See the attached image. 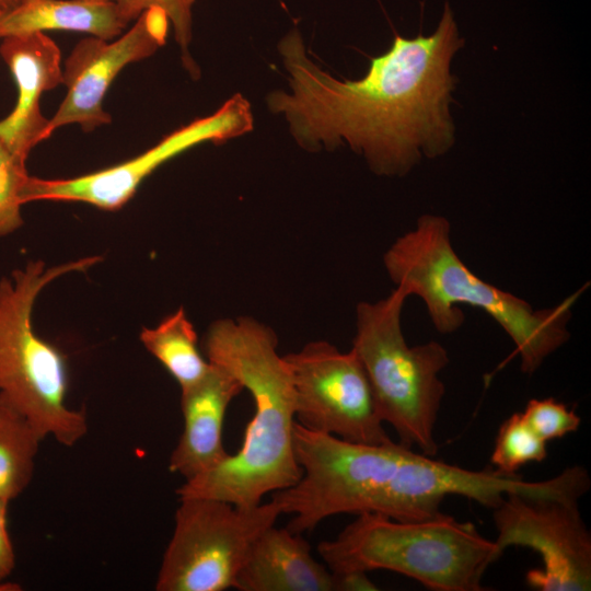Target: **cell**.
<instances>
[{
  "label": "cell",
  "instance_id": "cell-1",
  "mask_svg": "<svg viewBox=\"0 0 591 591\" xmlns=\"http://www.w3.org/2000/svg\"><path fill=\"white\" fill-rule=\"evenodd\" d=\"M463 44L445 3L431 35H395L366 76L344 81L318 68L292 30L279 43L291 92L270 93L268 105L286 117L303 147L347 142L376 174L404 175L422 155L439 157L454 142L450 67Z\"/></svg>",
  "mask_w": 591,
  "mask_h": 591
},
{
  "label": "cell",
  "instance_id": "cell-2",
  "mask_svg": "<svg viewBox=\"0 0 591 591\" xmlns=\"http://www.w3.org/2000/svg\"><path fill=\"white\" fill-rule=\"evenodd\" d=\"M278 338L253 317L213 322L204 338L206 358L247 390L255 412L244 441L220 465L186 479L178 498L223 500L243 508L296 484L302 470L293 450L296 392L290 368L277 351Z\"/></svg>",
  "mask_w": 591,
  "mask_h": 591
},
{
  "label": "cell",
  "instance_id": "cell-3",
  "mask_svg": "<svg viewBox=\"0 0 591 591\" xmlns=\"http://www.w3.org/2000/svg\"><path fill=\"white\" fill-rule=\"evenodd\" d=\"M450 223L442 216L424 215L416 227L385 252V269L397 288L419 297L441 334L464 323L459 304L482 309L501 326L521 358V370L531 374L570 338L568 323L579 293L543 310L476 276L453 250Z\"/></svg>",
  "mask_w": 591,
  "mask_h": 591
},
{
  "label": "cell",
  "instance_id": "cell-4",
  "mask_svg": "<svg viewBox=\"0 0 591 591\" xmlns=\"http://www.w3.org/2000/svg\"><path fill=\"white\" fill-rule=\"evenodd\" d=\"M317 552L333 572L390 570L436 591H480L487 568L502 554L471 522L440 512L402 521L359 513Z\"/></svg>",
  "mask_w": 591,
  "mask_h": 591
},
{
  "label": "cell",
  "instance_id": "cell-5",
  "mask_svg": "<svg viewBox=\"0 0 591 591\" xmlns=\"http://www.w3.org/2000/svg\"><path fill=\"white\" fill-rule=\"evenodd\" d=\"M101 260L89 256L46 267L30 260L0 279V398L22 414L42 439L73 447L88 432L83 410L67 405L68 366L59 348L33 327L42 290L57 278L84 271Z\"/></svg>",
  "mask_w": 591,
  "mask_h": 591
},
{
  "label": "cell",
  "instance_id": "cell-6",
  "mask_svg": "<svg viewBox=\"0 0 591 591\" xmlns=\"http://www.w3.org/2000/svg\"><path fill=\"white\" fill-rule=\"evenodd\" d=\"M407 298L396 287L380 301L360 302L351 350L366 371L383 422L395 429L401 444L434 456L433 431L445 391L440 373L449 355L434 340L407 345L401 325Z\"/></svg>",
  "mask_w": 591,
  "mask_h": 591
},
{
  "label": "cell",
  "instance_id": "cell-7",
  "mask_svg": "<svg viewBox=\"0 0 591 591\" xmlns=\"http://www.w3.org/2000/svg\"><path fill=\"white\" fill-rule=\"evenodd\" d=\"M407 449L393 441L351 442L296 421L293 450L302 475L271 500L281 514L293 515L287 528L299 534L335 514L373 512Z\"/></svg>",
  "mask_w": 591,
  "mask_h": 591
},
{
  "label": "cell",
  "instance_id": "cell-8",
  "mask_svg": "<svg viewBox=\"0 0 591 591\" xmlns=\"http://www.w3.org/2000/svg\"><path fill=\"white\" fill-rule=\"evenodd\" d=\"M172 537L157 577L158 591L234 588L255 540L281 514L270 502L243 508L210 499L178 498Z\"/></svg>",
  "mask_w": 591,
  "mask_h": 591
},
{
  "label": "cell",
  "instance_id": "cell-9",
  "mask_svg": "<svg viewBox=\"0 0 591 591\" xmlns=\"http://www.w3.org/2000/svg\"><path fill=\"white\" fill-rule=\"evenodd\" d=\"M296 392V420L304 428L340 439L383 444V427L366 371L356 354L325 340L283 356Z\"/></svg>",
  "mask_w": 591,
  "mask_h": 591
},
{
  "label": "cell",
  "instance_id": "cell-10",
  "mask_svg": "<svg viewBox=\"0 0 591 591\" xmlns=\"http://www.w3.org/2000/svg\"><path fill=\"white\" fill-rule=\"evenodd\" d=\"M578 499L506 495L493 509L495 540L501 554L507 547L537 553L542 567L528 571V586L541 591L591 589V534Z\"/></svg>",
  "mask_w": 591,
  "mask_h": 591
},
{
  "label": "cell",
  "instance_id": "cell-11",
  "mask_svg": "<svg viewBox=\"0 0 591 591\" xmlns=\"http://www.w3.org/2000/svg\"><path fill=\"white\" fill-rule=\"evenodd\" d=\"M252 127L250 104L235 95L213 114L173 131L154 147L125 162L72 178L30 176L22 201H78L102 210H117L132 198L142 181L167 160L201 142H222Z\"/></svg>",
  "mask_w": 591,
  "mask_h": 591
},
{
  "label": "cell",
  "instance_id": "cell-12",
  "mask_svg": "<svg viewBox=\"0 0 591 591\" xmlns=\"http://www.w3.org/2000/svg\"><path fill=\"white\" fill-rule=\"evenodd\" d=\"M169 23L161 9L150 8L116 40L94 36L80 40L66 61L62 83L67 94L49 119L48 136L65 125L79 124L92 131L111 123L102 105L109 85L128 63L150 57L164 45Z\"/></svg>",
  "mask_w": 591,
  "mask_h": 591
},
{
  "label": "cell",
  "instance_id": "cell-13",
  "mask_svg": "<svg viewBox=\"0 0 591 591\" xmlns=\"http://www.w3.org/2000/svg\"><path fill=\"white\" fill-rule=\"evenodd\" d=\"M0 55L18 88L13 111L0 120V138L26 161L31 150L47 139L48 123L40 112V97L62 83L60 50L43 32L2 38Z\"/></svg>",
  "mask_w": 591,
  "mask_h": 591
},
{
  "label": "cell",
  "instance_id": "cell-14",
  "mask_svg": "<svg viewBox=\"0 0 591 591\" xmlns=\"http://www.w3.org/2000/svg\"><path fill=\"white\" fill-rule=\"evenodd\" d=\"M210 364L199 382L181 391L184 425L169 470L185 480L215 468L230 456L222 442L223 422L230 403L244 389L227 370Z\"/></svg>",
  "mask_w": 591,
  "mask_h": 591
},
{
  "label": "cell",
  "instance_id": "cell-15",
  "mask_svg": "<svg viewBox=\"0 0 591 591\" xmlns=\"http://www.w3.org/2000/svg\"><path fill=\"white\" fill-rule=\"evenodd\" d=\"M234 588L240 591H334V576L312 556L301 534L274 524L252 544Z\"/></svg>",
  "mask_w": 591,
  "mask_h": 591
},
{
  "label": "cell",
  "instance_id": "cell-16",
  "mask_svg": "<svg viewBox=\"0 0 591 591\" xmlns=\"http://www.w3.org/2000/svg\"><path fill=\"white\" fill-rule=\"evenodd\" d=\"M132 19L115 2L103 0H24L0 13V39L44 31L89 33L111 40Z\"/></svg>",
  "mask_w": 591,
  "mask_h": 591
},
{
  "label": "cell",
  "instance_id": "cell-17",
  "mask_svg": "<svg viewBox=\"0 0 591 591\" xmlns=\"http://www.w3.org/2000/svg\"><path fill=\"white\" fill-rule=\"evenodd\" d=\"M144 348L178 383L181 391L199 382L210 370V362L197 345V334L183 308L154 327L140 333Z\"/></svg>",
  "mask_w": 591,
  "mask_h": 591
},
{
  "label": "cell",
  "instance_id": "cell-18",
  "mask_svg": "<svg viewBox=\"0 0 591 591\" xmlns=\"http://www.w3.org/2000/svg\"><path fill=\"white\" fill-rule=\"evenodd\" d=\"M42 440L22 414L0 398V499L10 502L27 488Z\"/></svg>",
  "mask_w": 591,
  "mask_h": 591
},
{
  "label": "cell",
  "instance_id": "cell-19",
  "mask_svg": "<svg viewBox=\"0 0 591 591\" xmlns=\"http://www.w3.org/2000/svg\"><path fill=\"white\" fill-rule=\"evenodd\" d=\"M546 444L524 421L521 413H514L498 430L490 462L499 474L515 475L530 462H543L547 456Z\"/></svg>",
  "mask_w": 591,
  "mask_h": 591
},
{
  "label": "cell",
  "instance_id": "cell-20",
  "mask_svg": "<svg viewBox=\"0 0 591 591\" xmlns=\"http://www.w3.org/2000/svg\"><path fill=\"white\" fill-rule=\"evenodd\" d=\"M25 162L0 138V236L23 225L22 193L30 177Z\"/></svg>",
  "mask_w": 591,
  "mask_h": 591
},
{
  "label": "cell",
  "instance_id": "cell-21",
  "mask_svg": "<svg viewBox=\"0 0 591 591\" xmlns=\"http://www.w3.org/2000/svg\"><path fill=\"white\" fill-rule=\"evenodd\" d=\"M117 3L131 19L136 20L143 11L150 8L161 9L173 25L174 35L182 50V60L185 68L194 77L199 71L188 51L192 42V9L195 0H103Z\"/></svg>",
  "mask_w": 591,
  "mask_h": 591
},
{
  "label": "cell",
  "instance_id": "cell-22",
  "mask_svg": "<svg viewBox=\"0 0 591 591\" xmlns=\"http://www.w3.org/2000/svg\"><path fill=\"white\" fill-rule=\"evenodd\" d=\"M524 421L544 441L560 439L579 429L581 418L553 397L528 402L521 413Z\"/></svg>",
  "mask_w": 591,
  "mask_h": 591
},
{
  "label": "cell",
  "instance_id": "cell-23",
  "mask_svg": "<svg viewBox=\"0 0 591 591\" xmlns=\"http://www.w3.org/2000/svg\"><path fill=\"white\" fill-rule=\"evenodd\" d=\"M9 502L0 499V583L8 578L15 567V553L8 530Z\"/></svg>",
  "mask_w": 591,
  "mask_h": 591
},
{
  "label": "cell",
  "instance_id": "cell-24",
  "mask_svg": "<svg viewBox=\"0 0 591 591\" xmlns=\"http://www.w3.org/2000/svg\"><path fill=\"white\" fill-rule=\"evenodd\" d=\"M367 573L364 571L333 572L334 591L378 590V587L368 578Z\"/></svg>",
  "mask_w": 591,
  "mask_h": 591
},
{
  "label": "cell",
  "instance_id": "cell-25",
  "mask_svg": "<svg viewBox=\"0 0 591 591\" xmlns=\"http://www.w3.org/2000/svg\"><path fill=\"white\" fill-rule=\"evenodd\" d=\"M23 1L24 0H0V11L5 12L12 10Z\"/></svg>",
  "mask_w": 591,
  "mask_h": 591
},
{
  "label": "cell",
  "instance_id": "cell-26",
  "mask_svg": "<svg viewBox=\"0 0 591 591\" xmlns=\"http://www.w3.org/2000/svg\"><path fill=\"white\" fill-rule=\"evenodd\" d=\"M20 590H21V586L15 582L7 581L3 583H0V591H20Z\"/></svg>",
  "mask_w": 591,
  "mask_h": 591
},
{
  "label": "cell",
  "instance_id": "cell-27",
  "mask_svg": "<svg viewBox=\"0 0 591 591\" xmlns=\"http://www.w3.org/2000/svg\"><path fill=\"white\" fill-rule=\"evenodd\" d=\"M1 12H2V11H0V13H1Z\"/></svg>",
  "mask_w": 591,
  "mask_h": 591
}]
</instances>
